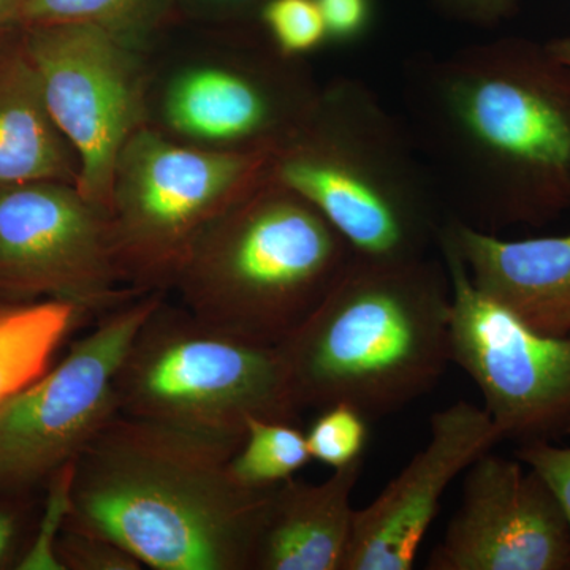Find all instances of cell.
<instances>
[{
    "label": "cell",
    "mask_w": 570,
    "mask_h": 570,
    "mask_svg": "<svg viewBox=\"0 0 570 570\" xmlns=\"http://www.w3.org/2000/svg\"><path fill=\"white\" fill-rule=\"evenodd\" d=\"M406 124L449 216L497 235L570 209V67L501 37L403 67Z\"/></svg>",
    "instance_id": "cell-1"
},
{
    "label": "cell",
    "mask_w": 570,
    "mask_h": 570,
    "mask_svg": "<svg viewBox=\"0 0 570 570\" xmlns=\"http://www.w3.org/2000/svg\"><path fill=\"white\" fill-rule=\"evenodd\" d=\"M227 439L118 414L73 463L67 527L154 570H253L272 489L243 485Z\"/></svg>",
    "instance_id": "cell-2"
},
{
    "label": "cell",
    "mask_w": 570,
    "mask_h": 570,
    "mask_svg": "<svg viewBox=\"0 0 570 570\" xmlns=\"http://www.w3.org/2000/svg\"><path fill=\"white\" fill-rule=\"evenodd\" d=\"M450 281L430 257H352L321 305L277 347L299 411L351 404L367 420L436 387L452 360Z\"/></svg>",
    "instance_id": "cell-3"
},
{
    "label": "cell",
    "mask_w": 570,
    "mask_h": 570,
    "mask_svg": "<svg viewBox=\"0 0 570 570\" xmlns=\"http://www.w3.org/2000/svg\"><path fill=\"white\" fill-rule=\"evenodd\" d=\"M268 174L324 214L356 257H426L449 217L406 124L355 78L322 85L302 126L269 154Z\"/></svg>",
    "instance_id": "cell-4"
},
{
    "label": "cell",
    "mask_w": 570,
    "mask_h": 570,
    "mask_svg": "<svg viewBox=\"0 0 570 570\" xmlns=\"http://www.w3.org/2000/svg\"><path fill=\"white\" fill-rule=\"evenodd\" d=\"M352 257L324 214L268 174L206 228L171 292L204 324L276 347L321 305Z\"/></svg>",
    "instance_id": "cell-5"
},
{
    "label": "cell",
    "mask_w": 570,
    "mask_h": 570,
    "mask_svg": "<svg viewBox=\"0 0 570 570\" xmlns=\"http://www.w3.org/2000/svg\"><path fill=\"white\" fill-rule=\"evenodd\" d=\"M321 89L305 59L277 50L261 26L216 28L178 50H149L146 124L195 148L272 154Z\"/></svg>",
    "instance_id": "cell-6"
},
{
    "label": "cell",
    "mask_w": 570,
    "mask_h": 570,
    "mask_svg": "<svg viewBox=\"0 0 570 570\" xmlns=\"http://www.w3.org/2000/svg\"><path fill=\"white\" fill-rule=\"evenodd\" d=\"M119 412L227 439H245L246 420L296 423L283 356L198 321L183 305L157 303L116 374Z\"/></svg>",
    "instance_id": "cell-7"
},
{
    "label": "cell",
    "mask_w": 570,
    "mask_h": 570,
    "mask_svg": "<svg viewBox=\"0 0 570 570\" xmlns=\"http://www.w3.org/2000/svg\"><path fill=\"white\" fill-rule=\"evenodd\" d=\"M269 154L212 151L140 127L112 176L110 224L124 285L170 294L197 239L268 178Z\"/></svg>",
    "instance_id": "cell-8"
},
{
    "label": "cell",
    "mask_w": 570,
    "mask_h": 570,
    "mask_svg": "<svg viewBox=\"0 0 570 570\" xmlns=\"http://www.w3.org/2000/svg\"><path fill=\"white\" fill-rule=\"evenodd\" d=\"M167 294L137 296L97 318L58 363L0 404V493L36 494L121 414L116 374Z\"/></svg>",
    "instance_id": "cell-9"
},
{
    "label": "cell",
    "mask_w": 570,
    "mask_h": 570,
    "mask_svg": "<svg viewBox=\"0 0 570 570\" xmlns=\"http://www.w3.org/2000/svg\"><path fill=\"white\" fill-rule=\"evenodd\" d=\"M20 31L52 122L77 154V189L108 213L119 153L146 126L149 50L94 24Z\"/></svg>",
    "instance_id": "cell-10"
},
{
    "label": "cell",
    "mask_w": 570,
    "mask_h": 570,
    "mask_svg": "<svg viewBox=\"0 0 570 570\" xmlns=\"http://www.w3.org/2000/svg\"><path fill=\"white\" fill-rule=\"evenodd\" d=\"M450 281V360L475 382L501 433L520 445L570 434V337L534 332L472 283L442 227Z\"/></svg>",
    "instance_id": "cell-11"
},
{
    "label": "cell",
    "mask_w": 570,
    "mask_h": 570,
    "mask_svg": "<svg viewBox=\"0 0 570 570\" xmlns=\"http://www.w3.org/2000/svg\"><path fill=\"white\" fill-rule=\"evenodd\" d=\"M140 295L119 276L110 214L75 184L0 187V299H56L99 318Z\"/></svg>",
    "instance_id": "cell-12"
},
{
    "label": "cell",
    "mask_w": 570,
    "mask_h": 570,
    "mask_svg": "<svg viewBox=\"0 0 570 570\" xmlns=\"http://www.w3.org/2000/svg\"><path fill=\"white\" fill-rule=\"evenodd\" d=\"M430 570H570V528L549 483L519 459L483 453Z\"/></svg>",
    "instance_id": "cell-13"
},
{
    "label": "cell",
    "mask_w": 570,
    "mask_h": 570,
    "mask_svg": "<svg viewBox=\"0 0 570 570\" xmlns=\"http://www.w3.org/2000/svg\"><path fill=\"white\" fill-rule=\"evenodd\" d=\"M501 441L485 407L459 401L433 414L425 448L355 510L344 570L412 569L450 483Z\"/></svg>",
    "instance_id": "cell-14"
},
{
    "label": "cell",
    "mask_w": 570,
    "mask_h": 570,
    "mask_svg": "<svg viewBox=\"0 0 570 570\" xmlns=\"http://www.w3.org/2000/svg\"><path fill=\"white\" fill-rule=\"evenodd\" d=\"M472 283L534 332L570 337V234L502 239L449 216Z\"/></svg>",
    "instance_id": "cell-15"
},
{
    "label": "cell",
    "mask_w": 570,
    "mask_h": 570,
    "mask_svg": "<svg viewBox=\"0 0 570 570\" xmlns=\"http://www.w3.org/2000/svg\"><path fill=\"white\" fill-rule=\"evenodd\" d=\"M365 459L333 469L321 483L295 478L269 494L253 570H344L355 510L352 494Z\"/></svg>",
    "instance_id": "cell-16"
},
{
    "label": "cell",
    "mask_w": 570,
    "mask_h": 570,
    "mask_svg": "<svg viewBox=\"0 0 570 570\" xmlns=\"http://www.w3.org/2000/svg\"><path fill=\"white\" fill-rule=\"evenodd\" d=\"M77 154L52 122L20 29L0 32V187L78 181Z\"/></svg>",
    "instance_id": "cell-17"
},
{
    "label": "cell",
    "mask_w": 570,
    "mask_h": 570,
    "mask_svg": "<svg viewBox=\"0 0 570 570\" xmlns=\"http://www.w3.org/2000/svg\"><path fill=\"white\" fill-rule=\"evenodd\" d=\"M86 318L77 306L56 299H0V404L50 367Z\"/></svg>",
    "instance_id": "cell-18"
},
{
    "label": "cell",
    "mask_w": 570,
    "mask_h": 570,
    "mask_svg": "<svg viewBox=\"0 0 570 570\" xmlns=\"http://www.w3.org/2000/svg\"><path fill=\"white\" fill-rule=\"evenodd\" d=\"M165 13L167 0H24L11 28L94 24L151 50Z\"/></svg>",
    "instance_id": "cell-19"
},
{
    "label": "cell",
    "mask_w": 570,
    "mask_h": 570,
    "mask_svg": "<svg viewBox=\"0 0 570 570\" xmlns=\"http://www.w3.org/2000/svg\"><path fill=\"white\" fill-rule=\"evenodd\" d=\"M311 460L306 433L296 423L249 417L230 469L243 485L272 489L295 478Z\"/></svg>",
    "instance_id": "cell-20"
},
{
    "label": "cell",
    "mask_w": 570,
    "mask_h": 570,
    "mask_svg": "<svg viewBox=\"0 0 570 570\" xmlns=\"http://www.w3.org/2000/svg\"><path fill=\"white\" fill-rule=\"evenodd\" d=\"M367 422L370 420L351 404L337 403L322 409L306 431L311 459L332 469L363 459L370 438Z\"/></svg>",
    "instance_id": "cell-21"
},
{
    "label": "cell",
    "mask_w": 570,
    "mask_h": 570,
    "mask_svg": "<svg viewBox=\"0 0 570 570\" xmlns=\"http://www.w3.org/2000/svg\"><path fill=\"white\" fill-rule=\"evenodd\" d=\"M258 22L277 50L291 58L305 59L328 41L317 0H268Z\"/></svg>",
    "instance_id": "cell-22"
},
{
    "label": "cell",
    "mask_w": 570,
    "mask_h": 570,
    "mask_svg": "<svg viewBox=\"0 0 570 570\" xmlns=\"http://www.w3.org/2000/svg\"><path fill=\"white\" fill-rule=\"evenodd\" d=\"M71 471H73V464L59 471L45 487L47 501H45L43 512L39 513L31 543L18 569L62 570L56 560L55 549L69 519Z\"/></svg>",
    "instance_id": "cell-23"
},
{
    "label": "cell",
    "mask_w": 570,
    "mask_h": 570,
    "mask_svg": "<svg viewBox=\"0 0 570 570\" xmlns=\"http://www.w3.org/2000/svg\"><path fill=\"white\" fill-rule=\"evenodd\" d=\"M55 554L62 570L142 569L137 558L118 543L67 524L56 542Z\"/></svg>",
    "instance_id": "cell-24"
},
{
    "label": "cell",
    "mask_w": 570,
    "mask_h": 570,
    "mask_svg": "<svg viewBox=\"0 0 570 570\" xmlns=\"http://www.w3.org/2000/svg\"><path fill=\"white\" fill-rule=\"evenodd\" d=\"M268 0H168L165 26L179 21L216 22L219 28L261 26L258 17Z\"/></svg>",
    "instance_id": "cell-25"
},
{
    "label": "cell",
    "mask_w": 570,
    "mask_h": 570,
    "mask_svg": "<svg viewBox=\"0 0 570 570\" xmlns=\"http://www.w3.org/2000/svg\"><path fill=\"white\" fill-rule=\"evenodd\" d=\"M32 498L0 493V570L18 569L31 543Z\"/></svg>",
    "instance_id": "cell-26"
},
{
    "label": "cell",
    "mask_w": 570,
    "mask_h": 570,
    "mask_svg": "<svg viewBox=\"0 0 570 570\" xmlns=\"http://www.w3.org/2000/svg\"><path fill=\"white\" fill-rule=\"evenodd\" d=\"M515 455L549 483L570 528V448H560L554 442H531L520 445Z\"/></svg>",
    "instance_id": "cell-27"
},
{
    "label": "cell",
    "mask_w": 570,
    "mask_h": 570,
    "mask_svg": "<svg viewBox=\"0 0 570 570\" xmlns=\"http://www.w3.org/2000/svg\"><path fill=\"white\" fill-rule=\"evenodd\" d=\"M317 6L328 41L337 43L358 40L367 31L373 17L371 0H317Z\"/></svg>",
    "instance_id": "cell-28"
},
{
    "label": "cell",
    "mask_w": 570,
    "mask_h": 570,
    "mask_svg": "<svg viewBox=\"0 0 570 570\" xmlns=\"http://www.w3.org/2000/svg\"><path fill=\"white\" fill-rule=\"evenodd\" d=\"M24 0H0V32L10 31L14 17Z\"/></svg>",
    "instance_id": "cell-29"
},
{
    "label": "cell",
    "mask_w": 570,
    "mask_h": 570,
    "mask_svg": "<svg viewBox=\"0 0 570 570\" xmlns=\"http://www.w3.org/2000/svg\"><path fill=\"white\" fill-rule=\"evenodd\" d=\"M546 43L558 59H561L562 62L568 63L570 67V36L558 37V39H551L546 41Z\"/></svg>",
    "instance_id": "cell-30"
},
{
    "label": "cell",
    "mask_w": 570,
    "mask_h": 570,
    "mask_svg": "<svg viewBox=\"0 0 570 570\" xmlns=\"http://www.w3.org/2000/svg\"><path fill=\"white\" fill-rule=\"evenodd\" d=\"M3 32V31H2Z\"/></svg>",
    "instance_id": "cell-31"
}]
</instances>
